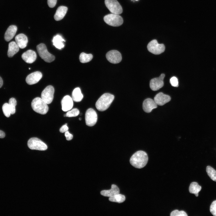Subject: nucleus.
<instances>
[{
	"instance_id": "nucleus-1",
	"label": "nucleus",
	"mask_w": 216,
	"mask_h": 216,
	"mask_svg": "<svg viewBox=\"0 0 216 216\" xmlns=\"http://www.w3.org/2000/svg\"><path fill=\"white\" fill-rule=\"evenodd\" d=\"M148 160L147 154L142 151H139L135 153L131 157L130 161L134 167L140 169L144 167Z\"/></svg>"
},
{
	"instance_id": "nucleus-2",
	"label": "nucleus",
	"mask_w": 216,
	"mask_h": 216,
	"mask_svg": "<svg viewBox=\"0 0 216 216\" xmlns=\"http://www.w3.org/2000/svg\"><path fill=\"white\" fill-rule=\"evenodd\" d=\"M114 96L110 93H104L102 95L96 103L95 106L99 111L106 110L113 100Z\"/></svg>"
},
{
	"instance_id": "nucleus-3",
	"label": "nucleus",
	"mask_w": 216,
	"mask_h": 216,
	"mask_svg": "<svg viewBox=\"0 0 216 216\" xmlns=\"http://www.w3.org/2000/svg\"><path fill=\"white\" fill-rule=\"evenodd\" d=\"M31 106L34 111L42 115L46 114L49 110L47 104L41 98L39 97L36 98L33 100Z\"/></svg>"
},
{
	"instance_id": "nucleus-4",
	"label": "nucleus",
	"mask_w": 216,
	"mask_h": 216,
	"mask_svg": "<svg viewBox=\"0 0 216 216\" xmlns=\"http://www.w3.org/2000/svg\"><path fill=\"white\" fill-rule=\"evenodd\" d=\"M37 49L40 57L45 62L50 63L55 60L54 56L48 52L45 44L41 43L38 45Z\"/></svg>"
},
{
	"instance_id": "nucleus-5",
	"label": "nucleus",
	"mask_w": 216,
	"mask_h": 216,
	"mask_svg": "<svg viewBox=\"0 0 216 216\" xmlns=\"http://www.w3.org/2000/svg\"><path fill=\"white\" fill-rule=\"evenodd\" d=\"M104 20V22L109 25L117 27L121 25L123 23L122 17L118 14H111L105 16Z\"/></svg>"
},
{
	"instance_id": "nucleus-6",
	"label": "nucleus",
	"mask_w": 216,
	"mask_h": 216,
	"mask_svg": "<svg viewBox=\"0 0 216 216\" xmlns=\"http://www.w3.org/2000/svg\"><path fill=\"white\" fill-rule=\"evenodd\" d=\"M27 145L28 148L32 150L44 151L47 148L46 144L36 137L30 138L28 141Z\"/></svg>"
},
{
	"instance_id": "nucleus-7",
	"label": "nucleus",
	"mask_w": 216,
	"mask_h": 216,
	"mask_svg": "<svg viewBox=\"0 0 216 216\" xmlns=\"http://www.w3.org/2000/svg\"><path fill=\"white\" fill-rule=\"evenodd\" d=\"M147 48L149 52L155 55L161 53L165 50L164 45L163 44H159L156 40H152L149 42Z\"/></svg>"
},
{
	"instance_id": "nucleus-8",
	"label": "nucleus",
	"mask_w": 216,
	"mask_h": 216,
	"mask_svg": "<svg viewBox=\"0 0 216 216\" xmlns=\"http://www.w3.org/2000/svg\"><path fill=\"white\" fill-rule=\"evenodd\" d=\"M105 3L112 13L119 15L122 13V8L117 0H105Z\"/></svg>"
},
{
	"instance_id": "nucleus-9",
	"label": "nucleus",
	"mask_w": 216,
	"mask_h": 216,
	"mask_svg": "<svg viewBox=\"0 0 216 216\" xmlns=\"http://www.w3.org/2000/svg\"><path fill=\"white\" fill-rule=\"evenodd\" d=\"M98 119L96 111L92 108H89L85 114V121L86 124L89 126H92L96 123Z\"/></svg>"
},
{
	"instance_id": "nucleus-10",
	"label": "nucleus",
	"mask_w": 216,
	"mask_h": 216,
	"mask_svg": "<svg viewBox=\"0 0 216 216\" xmlns=\"http://www.w3.org/2000/svg\"><path fill=\"white\" fill-rule=\"evenodd\" d=\"M54 92L53 87L52 86H48L42 92L41 98L47 104H49L53 100Z\"/></svg>"
},
{
	"instance_id": "nucleus-11",
	"label": "nucleus",
	"mask_w": 216,
	"mask_h": 216,
	"mask_svg": "<svg viewBox=\"0 0 216 216\" xmlns=\"http://www.w3.org/2000/svg\"><path fill=\"white\" fill-rule=\"evenodd\" d=\"M165 76V74H162L159 77L154 78L151 80L150 82V87L152 90L157 91L163 86L164 85L163 80Z\"/></svg>"
},
{
	"instance_id": "nucleus-12",
	"label": "nucleus",
	"mask_w": 216,
	"mask_h": 216,
	"mask_svg": "<svg viewBox=\"0 0 216 216\" xmlns=\"http://www.w3.org/2000/svg\"><path fill=\"white\" fill-rule=\"evenodd\" d=\"M106 57L107 60L113 64L119 63L122 59L120 53L115 50H111L108 52L106 54Z\"/></svg>"
},
{
	"instance_id": "nucleus-13",
	"label": "nucleus",
	"mask_w": 216,
	"mask_h": 216,
	"mask_svg": "<svg viewBox=\"0 0 216 216\" xmlns=\"http://www.w3.org/2000/svg\"><path fill=\"white\" fill-rule=\"evenodd\" d=\"M42 76V73L37 71L29 74L26 77V82L28 85H32L37 83L41 79Z\"/></svg>"
},
{
	"instance_id": "nucleus-14",
	"label": "nucleus",
	"mask_w": 216,
	"mask_h": 216,
	"mask_svg": "<svg viewBox=\"0 0 216 216\" xmlns=\"http://www.w3.org/2000/svg\"><path fill=\"white\" fill-rule=\"evenodd\" d=\"M171 99V98L169 95L160 92L155 96L154 100L157 105L161 106L169 102Z\"/></svg>"
},
{
	"instance_id": "nucleus-15",
	"label": "nucleus",
	"mask_w": 216,
	"mask_h": 216,
	"mask_svg": "<svg viewBox=\"0 0 216 216\" xmlns=\"http://www.w3.org/2000/svg\"><path fill=\"white\" fill-rule=\"evenodd\" d=\"M157 104L154 100L148 98L143 102L142 107L144 111L147 113L151 112L152 110L157 107Z\"/></svg>"
},
{
	"instance_id": "nucleus-16",
	"label": "nucleus",
	"mask_w": 216,
	"mask_h": 216,
	"mask_svg": "<svg viewBox=\"0 0 216 216\" xmlns=\"http://www.w3.org/2000/svg\"><path fill=\"white\" fill-rule=\"evenodd\" d=\"M62 110L66 112L70 110L73 107V102L72 98L69 95L64 97L61 101Z\"/></svg>"
},
{
	"instance_id": "nucleus-17",
	"label": "nucleus",
	"mask_w": 216,
	"mask_h": 216,
	"mask_svg": "<svg viewBox=\"0 0 216 216\" xmlns=\"http://www.w3.org/2000/svg\"><path fill=\"white\" fill-rule=\"evenodd\" d=\"M37 55L36 52L32 50H28L23 53L22 55V59L26 62L32 63L36 59Z\"/></svg>"
},
{
	"instance_id": "nucleus-18",
	"label": "nucleus",
	"mask_w": 216,
	"mask_h": 216,
	"mask_svg": "<svg viewBox=\"0 0 216 216\" xmlns=\"http://www.w3.org/2000/svg\"><path fill=\"white\" fill-rule=\"evenodd\" d=\"M15 42L19 48L23 49L27 45L28 40L27 36L23 34H20L15 37Z\"/></svg>"
},
{
	"instance_id": "nucleus-19",
	"label": "nucleus",
	"mask_w": 216,
	"mask_h": 216,
	"mask_svg": "<svg viewBox=\"0 0 216 216\" xmlns=\"http://www.w3.org/2000/svg\"><path fill=\"white\" fill-rule=\"evenodd\" d=\"M118 188L115 184H112L111 188L109 190H104L100 192L101 194L104 196L110 197L119 194Z\"/></svg>"
},
{
	"instance_id": "nucleus-20",
	"label": "nucleus",
	"mask_w": 216,
	"mask_h": 216,
	"mask_svg": "<svg viewBox=\"0 0 216 216\" xmlns=\"http://www.w3.org/2000/svg\"><path fill=\"white\" fill-rule=\"evenodd\" d=\"M17 30V27L15 25L10 26L6 31L4 36L5 40L9 41L14 37Z\"/></svg>"
},
{
	"instance_id": "nucleus-21",
	"label": "nucleus",
	"mask_w": 216,
	"mask_h": 216,
	"mask_svg": "<svg viewBox=\"0 0 216 216\" xmlns=\"http://www.w3.org/2000/svg\"><path fill=\"white\" fill-rule=\"evenodd\" d=\"M68 10V8L64 6H60L57 8L54 15V18L56 21L62 19L65 16Z\"/></svg>"
},
{
	"instance_id": "nucleus-22",
	"label": "nucleus",
	"mask_w": 216,
	"mask_h": 216,
	"mask_svg": "<svg viewBox=\"0 0 216 216\" xmlns=\"http://www.w3.org/2000/svg\"><path fill=\"white\" fill-rule=\"evenodd\" d=\"M19 47L16 42L12 41L8 45V57H11L19 51Z\"/></svg>"
},
{
	"instance_id": "nucleus-23",
	"label": "nucleus",
	"mask_w": 216,
	"mask_h": 216,
	"mask_svg": "<svg viewBox=\"0 0 216 216\" xmlns=\"http://www.w3.org/2000/svg\"><path fill=\"white\" fill-rule=\"evenodd\" d=\"M63 41L65 42V41L62 36L59 35L55 36L52 40L53 45L57 48L60 50L64 47V45L63 42Z\"/></svg>"
},
{
	"instance_id": "nucleus-24",
	"label": "nucleus",
	"mask_w": 216,
	"mask_h": 216,
	"mask_svg": "<svg viewBox=\"0 0 216 216\" xmlns=\"http://www.w3.org/2000/svg\"><path fill=\"white\" fill-rule=\"evenodd\" d=\"M83 95L79 87L75 88L72 93V98L73 101L76 102L80 101L83 98Z\"/></svg>"
},
{
	"instance_id": "nucleus-25",
	"label": "nucleus",
	"mask_w": 216,
	"mask_h": 216,
	"mask_svg": "<svg viewBox=\"0 0 216 216\" xmlns=\"http://www.w3.org/2000/svg\"><path fill=\"white\" fill-rule=\"evenodd\" d=\"M201 187L196 182H192L189 187V191L190 193L194 194L195 196L197 197L198 196V193L201 189Z\"/></svg>"
},
{
	"instance_id": "nucleus-26",
	"label": "nucleus",
	"mask_w": 216,
	"mask_h": 216,
	"mask_svg": "<svg viewBox=\"0 0 216 216\" xmlns=\"http://www.w3.org/2000/svg\"><path fill=\"white\" fill-rule=\"evenodd\" d=\"M109 200L111 202L121 203L125 200V197L124 195L119 194L109 197Z\"/></svg>"
},
{
	"instance_id": "nucleus-27",
	"label": "nucleus",
	"mask_w": 216,
	"mask_h": 216,
	"mask_svg": "<svg viewBox=\"0 0 216 216\" xmlns=\"http://www.w3.org/2000/svg\"><path fill=\"white\" fill-rule=\"evenodd\" d=\"M93 57L92 55L91 54H87L84 52H82L80 55L79 59L81 62L86 63L91 61Z\"/></svg>"
},
{
	"instance_id": "nucleus-28",
	"label": "nucleus",
	"mask_w": 216,
	"mask_h": 216,
	"mask_svg": "<svg viewBox=\"0 0 216 216\" xmlns=\"http://www.w3.org/2000/svg\"><path fill=\"white\" fill-rule=\"evenodd\" d=\"M206 171L208 176L213 181L216 182V170L210 166H207Z\"/></svg>"
},
{
	"instance_id": "nucleus-29",
	"label": "nucleus",
	"mask_w": 216,
	"mask_h": 216,
	"mask_svg": "<svg viewBox=\"0 0 216 216\" xmlns=\"http://www.w3.org/2000/svg\"><path fill=\"white\" fill-rule=\"evenodd\" d=\"M8 104L10 110L11 114H14L15 112V106L17 103L16 100L14 98H10Z\"/></svg>"
},
{
	"instance_id": "nucleus-30",
	"label": "nucleus",
	"mask_w": 216,
	"mask_h": 216,
	"mask_svg": "<svg viewBox=\"0 0 216 216\" xmlns=\"http://www.w3.org/2000/svg\"><path fill=\"white\" fill-rule=\"evenodd\" d=\"M2 110L4 114L6 117H9L10 116L11 112L8 103L4 104L2 106Z\"/></svg>"
},
{
	"instance_id": "nucleus-31",
	"label": "nucleus",
	"mask_w": 216,
	"mask_h": 216,
	"mask_svg": "<svg viewBox=\"0 0 216 216\" xmlns=\"http://www.w3.org/2000/svg\"><path fill=\"white\" fill-rule=\"evenodd\" d=\"M79 113L80 111L78 109L74 108L67 112L66 114V117H76L78 116Z\"/></svg>"
},
{
	"instance_id": "nucleus-32",
	"label": "nucleus",
	"mask_w": 216,
	"mask_h": 216,
	"mask_svg": "<svg viewBox=\"0 0 216 216\" xmlns=\"http://www.w3.org/2000/svg\"><path fill=\"white\" fill-rule=\"evenodd\" d=\"M171 216H187V213L184 211H179L175 210L172 211L170 213Z\"/></svg>"
},
{
	"instance_id": "nucleus-33",
	"label": "nucleus",
	"mask_w": 216,
	"mask_h": 216,
	"mask_svg": "<svg viewBox=\"0 0 216 216\" xmlns=\"http://www.w3.org/2000/svg\"><path fill=\"white\" fill-rule=\"evenodd\" d=\"M210 211L213 215L216 216V200L212 202L210 206Z\"/></svg>"
},
{
	"instance_id": "nucleus-34",
	"label": "nucleus",
	"mask_w": 216,
	"mask_h": 216,
	"mask_svg": "<svg viewBox=\"0 0 216 216\" xmlns=\"http://www.w3.org/2000/svg\"><path fill=\"white\" fill-rule=\"evenodd\" d=\"M170 82L173 87H178V80L177 77L173 76L170 80Z\"/></svg>"
},
{
	"instance_id": "nucleus-35",
	"label": "nucleus",
	"mask_w": 216,
	"mask_h": 216,
	"mask_svg": "<svg viewBox=\"0 0 216 216\" xmlns=\"http://www.w3.org/2000/svg\"><path fill=\"white\" fill-rule=\"evenodd\" d=\"M57 0H47V4L50 8L54 7L57 3Z\"/></svg>"
},
{
	"instance_id": "nucleus-36",
	"label": "nucleus",
	"mask_w": 216,
	"mask_h": 216,
	"mask_svg": "<svg viewBox=\"0 0 216 216\" xmlns=\"http://www.w3.org/2000/svg\"><path fill=\"white\" fill-rule=\"evenodd\" d=\"M65 136L67 140H71L73 137V135L70 134L68 131L65 132Z\"/></svg>"
},
{
	"instance_id": "nucleus-37",
	"label": "nucleus",
	"mask_w": 216,
	"mask_h": 216,
	"mask_svg": "<svg viewBox=\"0 0 216 216\" xmlns=\"http://www.w3.org/2000/svg\"><path fill=\"white\" fill-rule=\"evenodd\" d=\"M67 124H66L63 125L60 128L59 131L61 133H64L68 131V128L67 126Z\"/></svg>"
},
{
	"instance_id": "nucleus-38",
	"label": "nucleus",
	"mask_w": 216,
	"mask_h": 216,
	"mask_svg": "<svg viewBox=\"0 0 216 216\" xmlns=\"http://www.w3.org/2000/svg\"><path fill=\"white\" fill-rule=\"evenodd\" d=\"M5 136L4 133L2 131L0 130V138H4Z\"/></svg>"
},
{
	"instance_id": "nucleus-39",
	"label": "nucleus",
	"mask_w": 216,
	"mask_h": 216,
	"mask_svg": "<svg viewBox=\"0 0 216 216\" xmlns=\"http://www.w3.org/2000/svg\"><path fill=\"white\" fill-rule=\"evenodd\" d=\"M3 84V81L2 79V78L0 76V88H1Z\"/></svg>"
},
{
	"instance_id": "nucleus-40",
	"label": "nucleus",
	"mask_w": 216,
	"mask_h": 216,
	"mask_svg": "<svg viewBox=\"0 0 216 216\" xmlns=\"http://www.w3.org/2000/svg\"><path fill=\"white\" fill-rule=\"evenodd\" d=\"M79 120H81V118H79Z\"/></svg>"
},
{
	"instance_id": "nucleus-41",
	"label": "nucleus",
	"mask_w": 216,
	"mask_h": 216,
	"mask_svg": "<svg viewBox=\"0 0 216 216\" xmlns=\"http://www.w3.org/2000/svg\"></svg>"
}]
</instances>
